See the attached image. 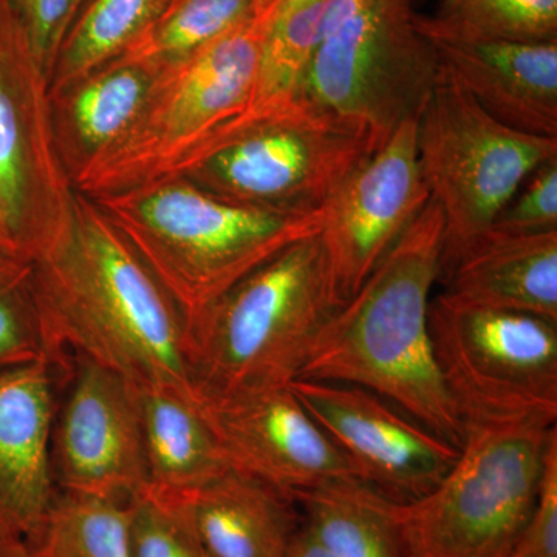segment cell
Wrapping results in <instances>:
<instances>
[{
	"mask_svg": "<svg viewBox=\"0 0 557 557\" xmlns=\"http://www.w3.org/2000/svg\"><path fill=\"white\" fill-rule=\"evenodd\" d=\"M507 557H557V437L549 445L536 505Z\"/></svg>",
	"mask_w": 557,
	"mask_h": 557,
	"instance_id": "4dcf8cb0",
	"label": "cell"
},
{
	"mask_svg": "<svg viewBox=\"0 0 557 557\" xmlns=\"http://www.w3.org/2000/svg\"><path fill=\"white\" fill-rule=\"evenodd\" d=\"M9 3L49 76L67 32L72 0H9Z\"/></svg>",
	"mask_w": 557,
	"mask_h": 557,
	"instance_id": "1f68e13d",
	"label": "cell"
},
{
	"mask_svg": "<svg viewBox=\"0 0 557 557\" xmlns=\"http://www.w3.org/2000/svg\"><path fill=\"white\" fill-rule=\"evenodd\" d=\"M325 5L327 0H302L278 14L263 40L244 112L208 146L203 156L222 139L249 124L276 115L302 98L304 83L321 35Z\"/></svg>",
	"mask_w": 557,
	"mask_h": 557,
	"instance_id": "603a6c76",
	"label": "cell"
},
{
	"mask_svg": "<svg viewBox=\"0 0 557 557\" xmlns=\"http://www.w3.org/2000/svg\"><path fill=\"white\" fill-rule=\"evenodd\" d=\"M498 214L493 228L509 233L557 230V159L537 168Z\"/></svg>",
	"mask_w": 557,
	"mask_h": 557,
	"instance_id": "f546056e",
	"label": "cell"
},
{
	"mask_svg": "<svg viewBox=\"0 0 557 557\" xmlns=\"http://www.w3.org/2000/svg\"><path fill=\"white\" fill-rule=\"evenodd\" d=\"M456 463L398 504L408 557H507L536 505L557 424L467 420Z\"/></svg>",
	"mask_w": 557,
	"mask_h": 557,
	"instance_id": "8992f818",
	"label": "cell"
},
{
	"mask_svg": "<svg viewBox=\"0 0 557 557\" xmlns=\"http://www.w3.org/2000/svg\"><path fill=\"white\" fill-rule=\"evenodd\" d=\"M0 255H2V252H0ZM3 256H5V255H3Z\"/></svg>",
	"mask_w": 557,
	"mask_h": 557,
	"instance_id": "8d00e7d4",
	"label": "cell"
},
{
	"mask_svg": "<svg viewBox=\"0 0 557 557\" xmlns=\"http://www.w3.org/2000/svg\"><path fill=\"white\" fill-rule=\"evenodd\" d=\"M429 327L443 380L467 420L557 424V322L431 299Z\"/></svg>",
	"mask_w": 557,
	"mask_h": 557,
	"instance_id": "8fae6325",
	"label": "cell"
},
{
	"mask_svg": "<svg viewBox=\"0 0 557 557\" xmlns=\"http://www.w3.org/2000/svg\"><path fill=\"white\" fill-rule=\"evenodd\" d=\"M384 143L302 97L222 139L182 177L231 203L313 214Z\"/></svg>",
	"mask_w": 557,
	"mask_h": 557,
	"instance_id": "ba28073f",
	"label": "cell"
},
{
	"mask_svg": "<svg viewBox=\"0 0 557 557\" xmlns=\"http://www.w3.org/2000/svg\"><path fill=\"white\" fill-rule=\"evenodd\" d=\"M285 557H333L329 552H325L321 545L310 536L309 531L300 523L298 531L292 539L287 556Z\"/></svg>",
	"mask_w": 557,
	"mask_h": 557,
	"instance_id": "d6a6232c",
	"label": "cell"
},
{
	"mask_svg": "<svg viewBox=\"0 0 557 557\" xmlns=\"http://www.w3.org/2000/svg\"><path fill=\"white\" fill-rule=\"evenodd\" d=\"M51 431L54 485L129 502L148 486L138 384L84 358L70 359Z\"/></svg>",
	"mask_w": 557,
	"mask_h": 557,
	"instance_id": "7c38bea8",
	"label": "cell"
},
{
	"mask_svg": "<svg viewBox=\"0 0 557 557\" xmlns=\"http://www.w3.org/2000/svg\"><path fill=\"white\" fill-rule=\"evenodd\" d=\"M200 403V401H199ZM230 468L285 496L338 479H357L338 446L289 386L200 403Z\"/></svg>",
	"mask_w": 557,
	"mask_h": 557,
	"instance_id": "9a60e30c",
	"label": "cell"
},
{
	"mask_svg": "<svg viewBox=\"0 0 557 557\" xmlns=\"http://www.w3.org/2000/svg\"><path fill=\"white\" fill-rule=\"evenodd\" d=\"M417 146L429 194L445 218L440 276L493 226L525 180L557 159V137L523 134L493 119L442 62L418 116Z\"/></svg>",
	"mask_w": 557,
	"mask_h": 557,
	"instance_id": "9c48e42d",
	"label": "cell"
},
{
	"mask_svg": "<svg viewBox=\"0 0 557 557\" xmlns=\"http://www.w3.org/2000/svg\"><path fill=\"white\" fill-rule=\"evenodd\" d=\"M289 388L357 479L398 504L426 496L456 463L460 449L373 392L314 380L293 381Z\"/></svg>",
	"mask_w": 557,
	"mask_h": 557,
	"instance_id": "5bb4252c",
	"label": "cell"
},
{
	"mask_svg": "<svg viewBox=\"0 0 557 557\" xmlns=\"http://www.w3.org/2000/svg\"><path fill=\"white\" fill-rule=\"evenodd\" d=\"M42 358L50 357L33 293L32 263L0 255V370Z\"/></svg>",
	"mask_w": 557,
	"mask_h": 557,
	"instance_id": "f1b7e54d",
	"label": "cell"
},
{
	"mask_svg": "<svg viewBox=\"0 0 557 557\" xmlns=\"http://www.w3.org/2000/svg\"><path fill=\"white\" fill-rule=\"evenodd\" d=\"M293 500L302 527L333 557H408L397 502L362 480H332Z\"/></svg>",
	"mask_w": 557,
	"mask_h": 557,
	"instance_id": "7402d4cb",
	"label": "cell"
},
{
	"mask_svg": "<svg viewBox=\"0 0 557 557\" xmlns=\"http://www.w3.org/2000/svg\"><path fill=\"white\" fill-rule=\"evenodd\" d=\"M22 541L30 557H134L129 502L58 491L42 522Z\"/></svg>",
	"mask_w": 557,
	"mask_h": 557,
	"instance_id": "d4e9b609",
	"label": "cell"
},
{
	"mask_svg": "<svg viewBox=\"0 0 557 557\" xmlns=\"http://www.w3.org/2000/svg\"><path fill=\"white\" fill-rule=\"evenodd\" d=\"M160 72L119 57L50 98L54 141L72 183L126 131Z\"/></svg>",
	"mask_w": 557,
	"mask_h": 557,
	"instance_id": "d6986e66",
	"label": "cell"
},
{
	"mask_svg": "<svg viewBox=\"0 0 557 557\" xmlns=\"http://www.w3.org/2000/svg\"><path fill=\"white\" fill-rule=\"evenodd\" d=\"M418 116L403 121L325 208L319 239L339 306L354 298L431 200L418 157Z\"/></svg>",
	"mask_w": 557,
	"mask_h": 557,
	"instance_id": "4fadbf2b",
	"label": "cell"
},
{
	"mask_svg": "<svg viewBox=\"0 0 557 557\" xmlns=\"http://www.w3.org/2000/svg\"><path fill=\"white\" fill-rule=\"evenodd\" d=\"M91 200L166 288L188 329L242 278L321 233L325 219V209L285 214L231 203L185 177Z\"/></svg>",
	"mask_w": 557,
	"mask_h": 557,
	"instance_id": "3957f363",
	"label": "cell"
},
{
	"mask_svg": "<svg viewBox=\"0 0 557 557\" xmlns=\"http://www.w3.org/2000/svg\"><path fill=\"white\" fill-rule=\"evenodd\" d=\"M75 196L54 141L49 76L0 0V252L35 262L67 230Z\"/></svg>",
	"mask_w": 557,
	"mask_h": 557,
	"instance_id": "30bf717a",
	"label": "cell"
},
{
	"mask_svg": "<svg viewBox=\"0 0 557 557\" xmlns=\"http://www.w3.org/2000/svg\"><path fill=\"white\" fill-rule=\"evenodd\" d=\"M271 2L276 7L278 16V14L284 13V11L292 9V7L298 5L302 0H271Z\"/></svg>",
	"mask_w": 557,
	"mask_h": 557,
	"instance_id": "d590c367",
	"label": "cell"
},
{
	"mask_svg": "<svg viewBox=\"0 0 557 557\" xmlns=\"http://www.w3.org/2000/svg\"><path fill=\"white\" fill-rule=\"evenodd\" d=\"M168 0H89L65 32L49 73L50 98L121 57Z\"/></svg>",
	"mask_w": 557,
	"mask_h": 557,
	"instance_id": "cb8c5ba5",
	"label": "cell"
},
{
	"mask_svg": "<svg viewBox=\"0 0 557 557\" xmlns=\"http://www.w3.org/2000/svg\"><path fill=\"white\" fill-rule=\"evenodd\" d=\"M440 278L443 293L461 302L557 322V230L509 233L491 226Z\"/></svg>",
	"mask_w": 557,
	"mask_h": 557,
	"instance_id": "ac0fdd59",
	"label": "cell"
},
{
	"mask_svg": "<svg viewBox=\"0 0 557 557\" xmlns=\"http://www.w3.org/2000/svg\"><path fill=\"white\" fill-rule=\"evenodd\" d=\"M67 369L42 358L0 370V534L25 539L42 522L58 487L50 445Z\"/></svg>",
	"mask_w": 557,
	"mask_h": 557,
	"instance_id": "2e32d148",
	"label": "cell"
},
{
	"mask_svg": "<svg viewBox=\"0 0 557 557\" xmlns=\"http://www.w3.org/2000/svg\"><path fill=\"white\" fill-rule=\"evenodd\" d=\"M443 247L445 218L431 199L354 298L329 319L298 380L373 392L460 449L463 418L443 380L429 327Z\"/></svg>",
	"mask_w": 557,
	"mask_h": 557,
	"instance_id": "7a4b0ae2",
	"label": "cell"
},
{
	"mask_svg": "<svg viewBox=\"0 0 557 557\" xmlns=\"http://www.w3.org/2000/svg\"><path fill=\"white\" fill-rule=\"evenodd\" d=\"M416 24L429 40L557 42V0H440Z\"/></svg>",
	"mask_w": 557,
	"mask_h": 557,
	"instance_id": "484cf974",
	"label": "cell"
},
{
	"mask_svg": "<svg viewBox=\"0 0 557 557\" xmlns=\"http://www.w3.org/2000/svg\"><path fill=\"white\" fill-rule=\"evenodd\" d=\"M259 0H168L121 57L163 70L193 57L251 16Z\"/></svg>",
	"mask_w": 557,
	"mask_h": 557,
	"instance_id": "4316f807",
	"label": "cell"
},
{
	"mask_svg": "<svg viewBox=\"0 0 557 557\" xmlns=\"http://www.w3.org/2000/svg\"><path fill=\"white\" fill-rule=\"evenodd\" d=\"M32 282L47 351L62 368L89 359L194 395L185 317L89 197L76 193L67 230L32 262Z\"/></svg>",
	"mask_w": 557,
	"mask_h": 557,
	"instance_id": "6da1fadb",
	"label": "cell"
},
{
	"mask_svg": "<svg viewBox=\"0 0 557 557\" xmlns=\"http://www.w3.org/2000/svg\"><path fill=\"white\" fill-rule=\"evenodd\" d=\"M148 486L190 496L230 471L200 403L164 384H138Z\"/></svg>",
	"mask_w": 557,
	"mask_h": 557,
	"instance_id": "44dd1931",
	"label": "cell"
},
{
	"mask_svg": "<svg viewBox=\"0 0 557 557\" xmlns=\"http://www.w3.org/2000/svg\"><path fill=\"white\" fill-rule=\"evenodd\" d=\"M189 502L208 557H285L300 525L292 497L233 469Z\"/></svg>",
	"mask_w": 557,
	"mask_h": 557,
	"instance_id": "ffe728a7",
	"label": "cell"
},
{
	"mask_svg": "<svg viewBox=\"0 0 557 557\" xmlns=\"http://www.w3.org/2000/svg\"><path fill=\"white\" fill-rule=\"evenodd\" d=\"M431 42L493 119L523 134L557 137V42Z\"/></svg>",
	"mask_w": 557,
	"mask_h": 557,
	"instance_id": "e0dca14e",
	"label": "cell"
},
{
	"mask_svg": "<svg viewBox=\"0 0 557 557\" xmlns=\"http://www.w3.org/2000/svg\"><path fill=\"white\" fill-rule=\"evenodd\" d=\"M417 14L413 0H327L302 97L386 141L420 115L438 76Z\"/></svg>",
	"mask_w": 557,
	"mask_h": 557,
	"instance_id": "52a82bcc",
	"label": "cell"
},
{
	"mask_svg": "<svg viewBox=\"0 0 557 557\" xmlns=\"http://www.w3.org/2000/svg\"><path fill=\"white\" fill-rule=\"evenodd\" d=\"M87 2H89V0H72V3H70V16H69L67 30H69L70 25L73 24V21H75L76 16H78V14L81 13V10H83L84 7L87 5Z\"/></svg>",
	"mask_w": 557,
	"mask_h": 557,
	"instance_id": "e575fe53",
	"label": "cell"
},
{
	"mask_svg": "<svg viewBox=\"0 0 557 557\" xmlns=\"http://www.w3.org/2000/svg\"><path fill=\"white\" fill-rule=\"evenodd\" d=\"M0 557H30V555L22 539L0 534Z\"/></svg>",
	"mask_w": 557,
	"mask_h": 557,
	"instance_id": "836d02e7",
	"label": "cell"
},
{
	"mask_svg": "<svg viewBox=\"0 0 557 557\" xmlns=\"http://www.w3.org/2000/svg\"><path fill=\"white\" fill-rule=\"evenodd\" d=\"M276 17L259 0L239 25L161 70L126 131L73 180L76 193L98 199L185 175L244 112Z\"/></svg>",
	"mask_w": 557,
	"mask_h": 557,
	"instance_id": "5b68a950",
	"label": "cell"
},
{
	"mask_svg": "<svg viewBox=\"0 0 557 557\" xmlns=\"http://www.w3.org/2000/svg\"><path fill=\"white\" fill-rule=\"evenodd\" d=\"M339 307L319 234L278 252L189 325L197 401L289 386Z\"/></svg>",
	"mask_w": 557,
	"mask_h": 557,
	"instance_id": "277c9868",
	"label": "cell"
},
{
	"mask_svg": "<svg viewBox=\"0 0 557 557\" xmlns=\"http://www.w3.org/2000/svg\"><path fill=\"white\" fill-rule=\"evenodd\" d=\"M129 534L134 557H208L189 496L146 486L129 500Z\"/></svg>",
	"mask_w": 557,
	"mask_h": 557,
	"instance_id": "83f0119b",
	"label": "cell"
}]
</instances>
